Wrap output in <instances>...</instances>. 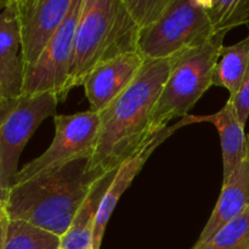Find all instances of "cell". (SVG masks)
I'll return each mask as SVG.
<instances>
[{
	"mask_svg": "<svg viewBox=\"0 0 249 249\" xmlns=\"http://www.w3.org/2000/svg\"><path fill=\"white\" fill-rule=\"evenodd\" d=\"M214 34L199 0H170L162 17L140 32L138 51L145 60H165L204 45Z\"/></svg>",
	"mask_w": 249,
	"mask_h": 249,
	"instance_id": "5",
	"label": "cell"
},
{
	"mask_svg": "<svg viewBox=\"0 0 249 249\" xmlns=\"http://www.w3.org/2000/svg\"><path fill=\"white\" fill-rule=\"evenodd\" d=\"M191 249H249V208L206 242L195 243Z\"/></svg>",
	"mask_w": 249,
	"mask_h": 249,
	"instance_id": "19",
	"label": "cell"
},
{
	"mask_svg": "<svg viewBox=\"0 0 249 249\" xmlns=\"http://www.w3.org/2000/svg\"><path fill=\"white\" fill-rule=\"evenodd\" d=\"M4 100V95H2V88H1V83H0V102Z\"/></svg>",
	"mask_w": 249,
	"mask_h": 249,
	"instance_id": "25",
	"label": "cell"
},
{
	"mask_svg": "<svg viewBox=\"0 0 249 249\" xmlns=\"http://www.w3.org/2000/svg\"><path fill=\"white\" fill-rule=\"evenodd\" d=\"M10 225V216L7 212H5L2 215H0V249H5V243H6L7 230Z\"/></svg>",
	"mask_w": 249,
	"mask_h": 249,
	"instance_id": "22",
	"label": "cell"
},
{
	"mask_svg": "<svg viewBox=\"0 0 249 249\" xmlns=\"http://www.w3.org/2000/svg\"><path fill=\"white\" fill-rule=\"evenodd\" d=\"M214 33L249 23V0H199Z\"/></svg>",
	"mask_w": 249,
	"mask_h": 249,
	"instance_id": "17",
	"label": "cell"
},
{
	"mask_svg": "<svg viewBox=\"0 0 249 249\" xmlns=\"http://www.w3.org/2000/svg\"><path fill=\"white\" fill-rule=\"evenodd\" d=\"M116 170L105 173L92 185L89 195L78 209L70 229L61 237V248L88 249L92 247L95 224H96L100 206L116 175Z\"/></svg>",
	"mask_w": 249,
	"mask_h": 249,
	"instance_id": "15",
	"label": "cell"
},
{
	"mask_svg": "<svg viewBox=\"0 0 249 249\" xmlns=\"http://www.w3.org/2000/svg\"><path fill=\"white\" fill-rule=\"evenodd\" d=\"M58 102L53 92L21 94L0 102V162L10 190L18 173L24 146L46 118L56 116Z\"/></svg>",
	"mask_w": 249,
	"mask_h": 249,
	"instance_id": "7",
	"label": "cell"
},
{
	"mask_svg": "<svg viewBox=\"0 0 249 249\" xmlns=\"http://www.w3.org/2000/svg\"><path fill=\"white\" fill-rule=\"evenodd\" d=\"M145 61L136 51L106 61L91 71L83 84L90 109L104 111L134 82Z\"/></svg>",
	"mask_w": 249,
	"mask_h": 249,
	"instance_id": "11",
	"label": "cell"
},
{
	"mask_svg": "<svg viewBox=\"0 0 249 249\" xmlns=\"http://www.w3.org/2000/svg\"><path fill=\"white\" fill-rule=\"evenodd\" d=\"M61 238L22 220L10 219L5 249H58Z\"/></svg>",
	"mask_w": 249,
	"mask_h": 249,
	"instance_id": "18",
	"label": "cell"
},
{
	"mask_svg": "<svg viewBox=\"0 0 249 249\" xmlns=\"http://www.w3.org/2000/svg\"><path fill=\"white\" fill-rule=\"evenodd\" d=\"M172 58L146 60L134 82L100 112V129L88 169L105 174L116 170L151 138L150 124Z\"/></svg>",
	"mask_w": 249,
	"mask_h": 249,
	"instance_id": "1",
	"label": "cell"
},
{
	"mask_svg": "<svg viewBox=\"0 0 249 249\" xmlns=\"http://www.w3.org/2000/svg\"><path fill=\"white\" fill-rule=\"evenodd\" d=\"M58 249H62V248H61V247H60V248H58Z\"/></svg>",
	"mask_w": 249,
	"mask_h": 249,
	"instance_id": "28",
	"label": "cell"
},
{
	"mask_svg": "<svg viewBox=\"0 0 249 249\" xmlns=\"http://www.w3.org/2000/svg\"><path fill=\"white\" fill-rule=\"evenodd\" d=\"M10 197V189L6 184V180H5L4 170H2L1 162H0V201L7 203Z\"/></svg>",
	"mask_w": 249,
	"mask_h": 249,
	"instance_id": "23",
	"label": "cell"
},
{
	"mask_svg": "<svg viewBox=\"0 0 249 249\" xmlns=\"http://www.w3.org/2000/svg\"><path fill=\"white\" fill-rule=\"evenodd\" d=\"M249 208V136L247 152L240 167L228 180L223 181L218 202L204 225L196 243H203L225 224L237 218Z\"/></svg>",
	"mask_w": 249,
	"mask_h": 249,
	"instance_id": "13",
	"label": "cell"
},
{
	"mask_svg": "<svg viewBox=\"0 0 249 249\" xmlns=\"http://www.w3.org/2000/svg\"><path fill=\"white\" fill-rule=\"evenodd\" d=\"M140 32L152 26L167 10L170 0H123Z\"/></svg>",
	"mask_w": 249,
	"mask_h": 249,
	"instance_id": "20",
	"label": "cell"
},
{
	"mask_svg": "<svg viewBox=\"0 0 249 249\" xmlns=\"http://www.w3.org/2000/svg\"><path fill=\"white\" fill-rule=\"evenodd\" d=\"M53 123V142L45 152L18 170L14 185L92 157L99 135L100 113L89 109L73 114H56Z\"/></svg>",
	"mask_w": 249,
	"mask_h": 249,
	"instance_id": "6",
	"label": "cell"
},
{
	"mask_svg": "<svg viewBox=\"0 0 249 249\" xmlns=\"http://www.w3.org/2000/svg\"><path fill=\"white\" fill-rule=\"evenodd\" d=\"M139 36L140 29L123 0H83L74 33L68 91L84 84L90 72L101 63L136 53Z\"/></svg>",
	"mask_w": 249,
	"mask_h": 249,
	"instance_id": "3",
	"label": "cell"
},
{
	"mask_svg": "<svg viewBox=\"0 0 249 249\" xmlns=\"http://www.w3.org/2000/svg\"><path fill=\"white\" fill-rule=\"evenodd\" d=\"M5 212H6V203L2 201H0V215H2Z\"/></svg>",
	"mask_w": 249,
	"mask_h": 249,
	"instance_id": "24",
	"label": "cell"
},
{
	"mask_svg": "<svg viewBox=\"0 0 249 249\" xmlns=\"http://www.w3.org/2000/svg\"><path fill=\"white\" fill-rule=\"evenodd\" d=\"M249 66V34L245 39L220 51L213 71L214 87L225 88L230 97H235L242 85Z\"/></svg>",
	"mask_w": 249,
	"mask_h": 249,
	"instance_id": "16",
	"label": "cell"
},
{
	"mask_svg": "<svg viewBox=\"0 0 249 249\" xmlns=\"http://www.w3.org/2000/svg\"><path fill=\"white\" fill-rule=\"evenodd\" d=\"M194 117L196 123H212L218 130L223 152V181H225L240 167L247 152L249 135L245 133V126L238 119L235 105L229 99L215 113Z\"/></svg>",
	"mask_w": 249,
	"mask_h": 249,
	"instance_id": "14",
	"label": "cell"
},
{
	"mask_svg": "<svg viewBox=\"0 0 249 249\" xmlns=\"http://www.w3.org/2000/svg\"><path fill=\"white\" fill-rule=\"evenodd\" d=\"M24 66L21 53L18 22L15 0L0 11V83L4 99H14L22 94Z\"/></svg>",
	"mask_w": 249,
	"mask_h": 249,
	"instance_id": "12",
	"label": "cell"
},
{
	"mask_svg": "<svg viewBox=\"0 0 249 249\" xmlns=\"http://www.w3.org/2000/svg\"><path fill=\"white\" fill-rule=\"evenodd\" d=\"M83 0H73L70 14L53 40L34 65L24 71L22 94L36 95L53 92L58 101H65L73 58L74 33L82 11Z\"/></svg>",
	"mask_w": 249,
	"mask_h": 249,
	"instance_id": "8",
	"label": "cell"
},
{
	"mask_svg": "<svg viewBox=\"0 0 249 249\" xmlns=\"http://www.w3.org/2000/svg\"><path fill=\"white\" fill-rule=\"evenodd\" d=\"M72 4L73 0H15L24 71L53 40Z\"/></svg>",
	"mask_w": 249,
	"mask_h": 249,
	"instance_id": "9",
	"label": "cell"
},
{
	"mask_svg": "<svg viewBox=\"0 0 249 249\" xmlns=\"http://www.w3.org/2000/svg\"><path fill=\"white\" fill-rule=\"evenodd\" d=\"M89 160L15 184L6 212L11 220H22L62 237L78 209L101 175L88 169Z\"/></svg>",
	"mask_w": 249,
	"mask_h": 249,
	"instance_id": "2",
	"label": "cell"
},
{
	"mask_svg": "<svg viewBox=\"0 0 249 249\" xmlns=\"http://www.w3.org/2000/svg\"><path fill=\"white\" fill-rule=\"evenodd\" d=\"M229 99L235 105L236 112H237V116L241 124L243 126H246V123H247L249 117V66L237 95L235 97H232V99L231 97H229Z\"/></svg>",
	"mask_w": 249,
	"mask_h": 249,
	"instance_id": "21",
	"label": "cell"
},
{
	"mask_svg": "<svg viewBox=\"0 0 249 249\" xmlns=\"http://www.w3.org/2000/svg\"><path fill=\"white\" fill-rule=\"evenodd\" d=\"M88 249H94V248H92V247H91V248H88Z\"/></svg>",
	"mask_w": 249,
	"mask_h": 249,
	"instance_id": "27",
	"label": "cell"
},
{
	"mask_svg": "<svg viewBox=\"0 0 249 249\" xmlns=\"http://www.w3.org/2000/svg\"><path fill=\"white\" fill-rule=\"evenodd\" d=\"M6 4H7V1H0V11H1L5 6H6Z\"/></svg>",
	"mask_w": 249,
	"mask_h": 249,
	"instance_id": "26",
	"label": "cell"
},
{
	"mask_svg": "<svg viewBox=\"0 0 249 249\" xmlns=\"http://www.w3.org/2000/svg\"><path fill=\"white\" fill-rule=\"evenodd\" d=\"M225 36L215 33L204 45L172 57L169 74L151 117V136L168 128L174 118L189 116L190 109L213 85V71Z\"/></svg>",
	"mask_w": 249,
	"mask_h": 249,
	"instance_id": "4",
	"label": "cell"
},
{
	"mask_svg": "<svg viewBox=\"0 0 249 249\" xmlns=\"http://www.w3.org/2000/svg\"><path fill=\"white\" fill-rule=\"evenodd\" d=\"M195 123H196V122H195L194 116H190L189 114V116L184 117V118H181L180 121H178L174 125H169L168 128H165L164 130L160 131V133L151 136L135 155L131 156V157L129 158V160H126L121 167L117 168L116 175H114L113 180H112L107 192L105 194L104 199H102L101 202V206H100L96 224H95L92 248L100 249V247H101L102 238H104L107 224H108L109 219H111L114 208H116V206L118 204L122 195L129 189V186L131 185L133 180L135 179L136 175L141 172V169H142V167L145 165V163L147 162L150 156L157 150V147L160 143L164 142V141L167 140L169 136H172L178 129Z\"/></svg>",
	"mask_w": 249,
	"mask_h": 249,
	"instance_id": "10",
	"label": "cell"
}]
</instances>
